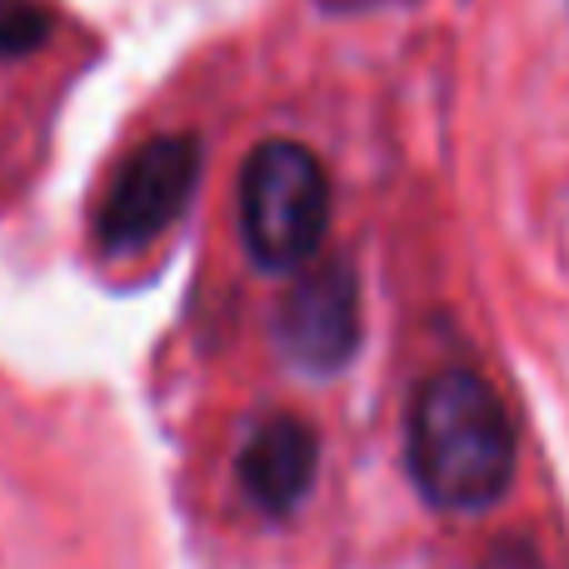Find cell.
I'll list each match as a JSON object with an SVG mask.
<instances>
[{"instance_id":"obj_3","label":"cell","mask_w":569,"mask_h":569,"mask_svg":"<svg viewBox=\"0 0 569 569\" xmlns=\"http://www.w3.org/2000/svg\"><path fill=\"white\" fill-rule=\"evenodd\" d=\"M200 136L170 130L150 136L110 170V186L96 210V240L106 256H136L166 236L200 186Z\"/></svg>"},{"instance_id":"obj_2","label":"cell","mask_w":569,"mask_h":569,"mask_svg":"<svg viewBox=\"0 0 569 569\" xmlns=\"http://www.w3.org/2000/svg\"><path fill=\"white\" fill-rule=\"evenodd\" d=\"M240 240L270 276L305 270L330 230V176L300 140H260L240 166Z\"/></svg>"},{"instance_id":"obj_5","label":"cell","mask_w":569,"mask_h":569,"mask_svg":"<svg viewBox=\"0 0 569 569\" xmlns=\"http://www.w3.org/2000/svg\"><path fill=\"white\" fill-rule=\"evenodd\" d=\"M315 465H320V440H315V430L300 415L276 410L250 425L246 445H240V455H236V480L260 515L284 520V515H295L300 500L310 495Z\"/></svg>"},{"instance_id":"obj_6","label":"cell","mask_w":569,"mask_h":569,"mask_svg":"<svg viewBox=\"0 0 569 569\" xmlns=\"http://www.w3.org/2000/svg\"><path fill=\"white\" fill-rule=\"evenodd\" d=\"M50 30H56V16L40 0H0V60L36 56Z\"/></svg>"},{"instance_id":"obj_4","label":"cell","mask_w":569,"mask_h":569,"mask_svg":"<svg viewBox=\"0 0 569 569\" xmlns=\"http://www.w3.org/2000/svg\"><path fill=\"white\" fill-rule=\"evenodd\" d=\"M270 340L295 370L335 375L360 350V280L345 260H325L300 270V280L280 295Z\"/></svg>"},{"instance_id":"obj_7","label":"cell","mask_w":569,"mask_h":569,"mask_svg":"<svg viewBox=\"0 0 569 569\" xmlns=\"http://www.w3.org/2000/svg\"><path fill=\"white\" fill-rule=\"evenodd\" d=\"M485 569H545V565H540V555H535L530 545H500Z\"/></svg>"},{"instance_id":"obj_8","label":"cell","mask_w":569,"mask_h":569,"mask_svg":"<svg viewBox=\"0 0 569 569\" xmlns=\"http://www.w3.org/2000/svg\"><path fill=\"white\" fill-rule=\"evenodd\" d=\"M325 10H365V6H375V0H320Z\"/></svg>"},{"instance_id":"obj_1","label":"cell","mask_w":569,"mask_h":569,"mask_svg":"<svg viewBox=\"0 0 569 569\" xmlns=\"http://www.w3.org/2000/svg\"><path fill=\"white\" fill-rule=\"evenodd\" d=\"M405 465L435 510L480 515L515 480V425L480 370L445 365L420 380L405 415Z\"/></svg>"}]
</instances>
